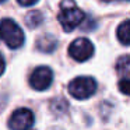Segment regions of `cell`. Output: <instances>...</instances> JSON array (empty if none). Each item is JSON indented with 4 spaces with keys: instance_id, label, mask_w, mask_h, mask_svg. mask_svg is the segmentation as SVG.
<instances>
[{
    "instance_id": "1",
    "label": "cell",
    "mask_w": 130,
    "mask_h": 130,
    "mask_svg": "<svg viewBox=\"0 0 130 130\" xmlns=\"http://www.w3.org/2000/svg\"><path fill=\"white\" fill-rule=\"evenodd\" d=\"M85 14L81 9H78L74 0H63L60 3V13L57 15L60 25L66 32L73 31L84 21Z\"/></svg>"
},
{
    "instance_id": "2",
    "label": "cell",
    "mask_w": 130,
    "mask_h": 130,
    "mask_svg": "<svg viewBox=\"0 0 130 130\" xmlns=\"http://www.w3.org/2000/svg\"><path fill=\"white\" fill-rule=\"evenodd\" d=\"M0 38L9 48L17 49L24 43V32L11 18H3L0 21Z\"/></svg>"
},
{
    "instance_id": "3",
    "label": "cell",
    "mask_w": 130,
    "mask_h": 130,
    "mask_svg": "<svg viewBox=\"0 0 130 130\" xmlns=\"http://www.w3.org/2000/svg\"><path fill=\"white\" fill-rule=\"evenodd\" d=\"M96 91V81L92 77H77L69 84V92L76 99H87Z\"/></svg>"
},
{
    "instance_id": "4",
    "label": "cell",
    "mask_w": 130,
    "mask_h": 130,
    "mask_svg": "<svg viewBox=\"0 0 130 130\" xmlns=\"http://www.w3.org/2000/svg\"><path fill=\"white\" fill-rule=\"evenodd\" d=\"M34 113L27 108H20L9 119V127L11 130H29L34 126Z\"/></svg>"
},
{
    "instance_id": "5",
    "label": "cell",
    "mask_w": 130,
    "mask_h": 130,
    "mask_svg": "<svg viewBox=\"0 0 130 130\" xmlns=\"http://www.w3.org/2000/svg\"><path fill=\"white\" fill-rule=\"evenodd\" d=\"M69 55L77 62H85L94 55V46L85 38H78L74 42H71L69 48Z\"/></svg>"
},
{
    "instance_id": "6",
    "label": "cell",
    "mask_w": 130,
    "mask_h": 130,
    "mask_svg": "<svg viewBox=\"0 0 130 130\" xmlns=\"http://www.w3.org/2000/svg\"><path fill=\"white\" fill-rule=\"evenodd\" d=\"M52 80H53V73L49 67L42 66V67H38L32 71L31 77H29V84L34 90L37 91H43L46 88L51 87Z\"/></svg>"
},
{
    "instance_id": "7",
    "label": "cell",
    "mask_w": 130,
    "mask_h": 130,
    "mask_svg": "<svg viewBox=\"0 0 130 130\" xmlns=\"http://www.w3.org/2000/svg\"><path fill=\"white\" fill-rule=\"evenodd\" d=\"M37 48L38 51L43 52V53H51L56 49L57 46V39L53 37V35H49V34H43L42 37H39L37 39Z\"/></svg>"
},
{
    "instance_id": "8",
    "label": "cell",
    "mask_w": 130,
    "mask_h": 130,
    "mask_svg": "<svg viewBox=\"0 0 130 130\" xmlns=\"http://www.w3.org/2000/svg\"><path fill=\"white\" fill-rule=\"evenodd\" d=\"M118 39L122 45L129 46L130 45V20H126L118 27Z\"/></svg>"
},
{
    "instance_id": "9",
    "label": "cell",
    "mask_w": 130,
    "mask_h": 130,
    "mask_svg": "<svg viewBox=\"0 0 130 130\" xmlns=\"http://www.w3.org/2000/svg\"><path fill=\"white\" fill-rule=\"evenodd\" d=\"M24 21H25V24H27L28 28H37V27H39L41 24L43 23V15H42L41 11L34 10V11H29L28 14L25 15Z\"/></svg>"
},
{
    "instance_id": "10",
    "label": "cell",
    "mask_w": 130,
    "mask_h": 130,
    "mask_svg": "<svg viewBox=\"0 0 130 130\" xmlns=\"http://www.w3.org/2000/svg\"><path fill=\"white\" fill-rule=\"evenodd\" d=\"M116 71L120 76H129L130 74V56L124 55L120 56L116 62Z\"/></svg>"
},
{
    "instance_id": "11",
    "label": "cell",
    "mask_w": 130,
    "mask_h": 130,
    "mask_svg": "<svg viewBox=\"0 0 130 130\" xmlns=\"http://www.w3.org/2000/svg\"><path fill=\"white\" fill-rule=\"evenodd\" d=\"M69 108V102L64 98H56L51 102V110L56 115H62Z\"/></svg>"
},
{
    "instance_id": "12",
    "label": "cell",
    "mask_w": 130,
    "mask_h": 130,
    "mask_svg": "<svg viewBox=\"0 0 130 130\" xmlns=\"http://www.w3.org/2000/svg\"><path fill=\"white\" fill-rule=\"evenodd\" d=\"M119 90L124 95H130V78H123L119 81Z\"/></svg>"
},
{
    "instance_id": "13",
    "label": "cell",
    "mask_w": 130,
    "mask_h": 130,
    "mask_svg": "<svg viewBox=\"0 0 130 130\" xmlns=\"http://www.w3.org/2000/svg\"><path fill=\"white\" fill-rule=\"evenodd\" d=\"M38 0H18V3L21 4V6L27 7V6H32V4H35Z\"/></svg>"
},
{
    "instance_id": "14",
    "label": "cell",
    "mask_w": 130,
    "mask_h": 130,
    "mask_svg": "<svg viewBox=\"0 0 130 130\" xmlns=\"http://www.w3.org/2000/svg\"><path fill=\"white\" fill-rule=\"evenodd\" d=\"M4 67H6V63H4V59H3V56L0 55V74H3V71H4Z\"/></svg>"
},
{
    "instance_id": "15",
    "label": "cell",
    "mask_w": 130,
    "mask_h": 130,
    "mask_svg": "<svg viewBox=\"0 0 130 130\" xmlns=\"http://www.w3.org/2000/svg\"><path fill=\"white\" fill-rule=\"evenodd\" d=\"M104 2H112V0H104ZM127 2H130V0H127Z\"/></svg>"
},
{
    "instance_id": "16",
    "label": "cell",
    "mask_w": 130,
    "mask_h": 130,
    "mask_svg": "<svg viewBox=\"0 0 130 130\" xmlns=\"http://www.w3.org/2000/svg\"><path fill=\"white\" fill-rule=\"evenodd\" d=\"M4 2H6V0H0V3H4Z\"/></svg>"
}]
</instances>
